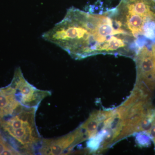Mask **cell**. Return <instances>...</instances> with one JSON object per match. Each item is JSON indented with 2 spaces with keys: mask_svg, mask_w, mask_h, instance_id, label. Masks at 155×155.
Instances as JSON below:
<instances>
[{
  "mask_svg": "<svg viewBox=\"0 0 155 155\" xmlns=\"http://www.w3.org/2000/svg\"><path fill=\"white\" fill-rule=\"evenodd\" d=\"M42 37L76 60L101 54L134 56V38L118 18L116 8L99 13L69 8Z\"/></svg>",
  "mask_w": 155,
  "mask_h": 155,
  "instance_id": "1",
  "label": "cell"
},
{
  "mask_svg": "<svg viewBox=\"0 0 155 155\" xmlns=\"http://www.w3.org/2000/svg\"><path fill=\"white\" fill-rule=\"evenodd\" d=\"M10 85L16 89V95L21 104L26 107L38 108L42 101L51 94V91L38 89L29 83L20 67L15 70Z\"/></svg>",
  "mask_w": 155,
  "mask_h": 155,
  "instance_id": "2",
  "label": "cell"
},
{
  "mask_svg": "<svg viewBox=\"0 0 155 155\" xmlns=\"http://www.w3.org/2000/svg\"><path fill=\"white\" fill-rule=\"evenodd\" d=\"M84 140V134L79 127L72 133L64 136L57 138L41 140L39 153L42 155L63 154Z\"/></svg>",
  "mask_w": 155,
  "mask_h": 155,
  "instance_id": "3",
  "label": "cell"
},
{
  "mask_svg": "<svg viewBox=\"0 0 155 155\" xmlns=\"http://www.w3.org/2000/svg\"><path fill=\"white\" fill-rule=\"evenodd\" d=\"M16 95V91L9 85L0 89V118L11 116L22 106Z\"/></svg>",
  "mask_w": 155,
  "mask_h": 155,
  "instance_id": "4",
  "label": "cell"
},
{
  "mask_svg": "<svg viewBox=\"0 0 155 155\" xmlns=\"http://www.w3.org/2000/svg\"><path fill=\"white\" fill-rule=\"evenodd\" d=\"M21 153L6 142L0 134V155H21Z\"/></svg>",
  "mask_w": 155,
  "mask_h": 155,
  "instance_id": "5",
  "label": "cell"
},
{
  "mask_svg": "<svg viewBox=\"0 0 155 155\" xmlns=\"http://www.w3.org/2000/svg\"><path fill=\"white\" fill-rule=\"evenodd\" d=\"M139 144L141 147H148L150 144V139L148 135L140 134L137 138Z\"/></svg>",
  "mask_w": 155,
  "mask_h": 155,
  "instance_id": "6",
  "label": "cell"
},
{
  "mask_svg": "<svg viewBox=\"0 0 155 155\" xmlns=\"http://www.w3.org/2000/svg\"><path fill=\"white\" fill-rule=\"evenodd\" d=\"M146 133L153 140L155 145V118L153 121L151 127L146 132Z\"/></svg>",
  "mask_w": 155,
  "mask_h": 155,
  "instance_id": "7",
  "label": "cell"
}]
</instances>
